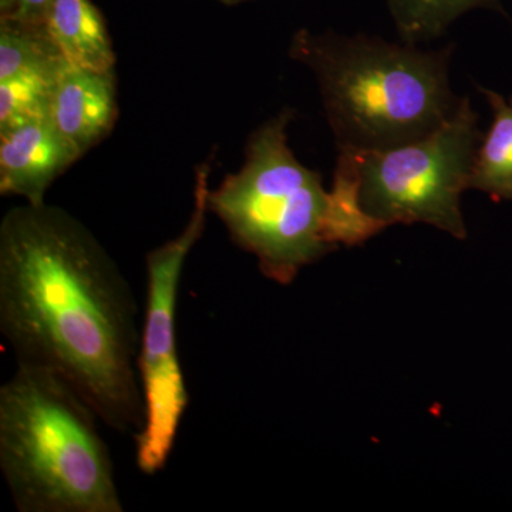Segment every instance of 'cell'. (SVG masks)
<instances>
[{"instance_id": "obj_1", "label": "cell", "mask_w": 512, "mask_h": 512, "mask_svg": "<svg viewBox=\"0 0 512 512\" xmlns=\"http://www.w3.org/2000/svg\"><path fill=\"white\" fill-rule=\"evenodd\" d=\"M0 333L16 365L56 373L103 426L137 436L136 295L96 235L64 208L25 202L3 215Z\"/></svg>"}, {"instance_id": "obj_2", "label": "cell", "mask_w": 512, "mask_h": 512, "mask_svg": "<svg viewBox=\"0 0 512 512\" xmlns=\"http://www.w3.org/2000/svg\"><path fill=\"white\" fill-rule=\"evenodd\" d=\"M454 46L423 50L357 33L299 29L289 56L318 83L339 150L384 151L429 136L457 113Z\"/></svg>"}, {"instance_id": "obj_3", "label": "cell", "mask_w": 512, "mask_h": 512, "mask_svg": "<svg viewBox=\"0 0 512 512\" xmlns=\"http://www.w3.org/2000/svg\"><path fill=\"white\" fill-rule=\"evenodd\" d=\"M295 111L284 109L252 131L245 160L208 195L210 214L239 248L254 255L276 284L289 285L305 266L339 245L366 241V229L343 207L322 175L305 167L288 144Z\"/></svg>"}, {"instance_id": "obj_4", "label": "cell", "mask_w": 512, "mask_h": 512, "mask_svg": "<svg viewBox=\"0 0 512 512\" xmlns=\"http://www.w3.org/2000/svg\"><path fill=\"white\" fill-rule=\"evenodd\" d=\"M101 420L66 380L16 365L0 386V471L19 512H124Z\"/></svg>"}, {"instance_id": "obj_5", "label": "cell", "mask_w": 512, "mask_h": 512, "mask_svg": "<svg viewBox=\"0 0 512 512\" xmlns=\"http://www.w3.org/2000/svg\"><path fill=\"white\" fill-rule=\"evenodd\" d=\"M468 97L440 128L413 143L384 151L339 150L365 214L384 227L423 224L467 238L461 211L483 133Z\"/></svg>"}, {"instance_id": "obj_6", "label": "cell", "mask_w": 512, "mask_h": 512, "mask_svg": "<svg viewBox=\"0 0 512 512\" xmlns=\"http://www.w3.org/2000/svg\"><path fill=\"white\" fill-rule=\"evenodd\" d=\"M210 173V161L197 165L190 220L177 237L146 256V309L138 350L144 421L136 436L137 467L146 476H156L167 466L190 404L178 355V293L185 262L204 234L210 214Z\"/></svg>"}, {"instance_id": "obj_7", "label": "cell", "mask_w": 512, "mask_h": 512, "mask_svg": "<svg viewBox=\"0 0 512 512\" xmlns=\"http://www.w3.org/2000/svg\"><path fill=\"white\" fill-rule=\"evenodd\" d=\"M82 157L49 119L0 131V194L42 204L57 178Z\"/></svg>"}, {"instance_id": "obj_8", "label": "cell", "mask_w": 512, "mask_h": 512, "mask_svg": "<svg viewBox=\"0 0 512 512\" xmlns=\"http://www.w3.org/2000/svg\"><path fill=\"white\" fill-rule=\"evenodd\" d=\"M49 120L82 156L110 136L119 120L116 70L64 66L56 83Z\"/></svg>"}, {"instance_id": "obj_9", "label": "cell", "mask_w": 512, "mask_h": 512, "mask_svg": "<svg viewBox=\"0 0 512 512\" xmlns=\"http://www.w3.org/2000/svg\"><path fill=\"white\" fill-rule=\"evenodd\" d=\"M45 25L70 66L100 72L116 70L109 28L93 0H53Z\"/></svg>"}, {"instance_id": "obj_10", "label": "cell", "mask_w": 512, "mask_h": 512, "mask_svg": "<svg viewBox=\"0 0 512 512\" xmlns=\"http://www.w3.org/2000/svg\"><path fill=\"white\" fill-rule=\"evenodd\" d=\"M493 110V124L478 147L470 190L483 191L494 200H512V96L477 86Z\"/></svg>"}, {"instance_id": "obj_11", "label": "cell", "mask_w": 512, "mask_h": 512, "mask_svg": "<svg viewBox=\"0 0 512 512\" xmlns=\"http://www.w3.org/2000/svg\"><path fill=\"white\" fill-rule=\"evenodd\" d=\"M400 42L419 46L433 42L474 9L504 12L501 0H387Z\"/></svg>"}, {"instance_id": "obj_12", "label": "cell", "mask_w": 512, "mask_h": 512, "mask_svg": "<svg viewBox=\"0 0 512 512\" xmlns=\"http://www.w3.org/2000/svg\"><path fill=\"white\" fill-rule=\"evenodd\" d=\"M67 62L25 70L0 82V131L49 119L56 83Z\"/></svg>"}, {"instance_id": "obj_13", "label": "cell", "mask_w": 512, "mask_h": 512, "mask_svg": "<svg viewBox=\"0 0 512 512\" xmlns=\"http://www.w3.org/2000/svg\"><path fill=\"white\" fill-rule=\"evenodd\" d=\"M46 25L0 19V82L25 70L62 62ZM66 62V60H64Z\"/></svg>"}, {"instance_id": "obj_14", "label": "cell", "mask_w": 512, "mask_h": 512, "mask_svg": "<svg viewBox=\"0 0 512 512\" xmlns=\"http://www.w3.org/2000/svg\"><path fill=\"white\" fill-rule=\"evenodd\" d=\"M53 0H0V19L26 25H45Z\"/></svg>"}, {"instance_id": "obj_15", "label": "cell", "mask_w": 512, "mask_h": 512, "mask_svg": "<svg viewBox=\"0 0 512 512\" xmlns=\"http://www.w3.org/2000/svg\"><path fill=\"white\" fill-rule=\"evenodd\" d=\"M215 2L221 3L224 6H238L242 3L252 2V0H215Z\"/></svg>"}]
</instances>
